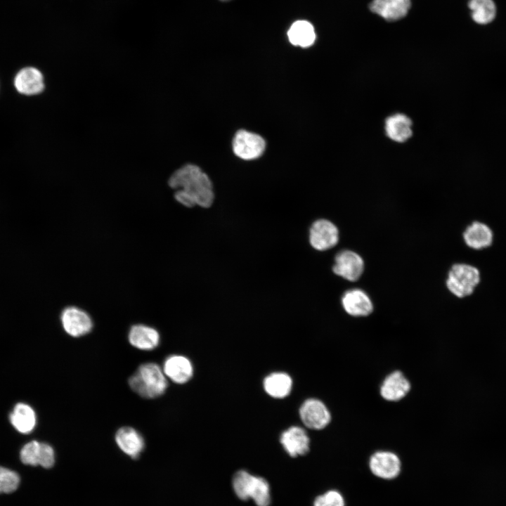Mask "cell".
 Returning <instances> with one entry per match:
<instances>
[{"instance_id": "1", "label": "cell", "mask_w": 506, "mask_h": 506, "mask_svg": "<svg viewBox=\"0 0 506 506\" xmlns=\"http://www.w3.org/2000/svg\"><path fill=\"white\" fill-rule=\"evenodd\" d=\"M169 185L176 190V200L185 207L208 208L214 202L212 183L196 165L186 164L176 170L169 179Z\"/></svg>"}, {"instance_id": "2", "label": "cell", "mask_w": 506, "mask_h": 506, "mask_svg": "<svg viewBox=\"0 0 506 506\" xmlns=\"http://www.w3.org/2000/svg\"><path fill=\"white\" fill-rule=\"evenodd\" d=\"M129 384L135 393L145 398L160 396L168 386L163 370L154 363L141 364L130 377Z\"/></svg>"}, {"instance_id": "3", "label": "cell", "mask_w": 506, "mask_h": 506, "mask_svg": "<svg viewBox=\"0 0 506 506\" xmlns=\"http://www.w3.org/2000/svg\"><path fill=\"white\" fill-rule=\"evenodd\" d=\"M232 486L241 500L252 499L257 506H269L271 504L270 486L263 477L240 469L233 475Z\"/></svg>"}, {"instance_id": "4", "label": "cell", "mask_w": 506, "mask_h": 506, "mask_svg": "<svg viewBox=\"0 0 506 506\" xmlns=\"http://www.w3.org/2000/svg\"><path fill=\"white\" fill-rule=\"evenodd\" d=\"M480 280V272L476 267L467 264H455L448 271L446 285L453 295L464 298L474 292Z\"/></svg>"}, {"instance_id": "5", "label": "cell", "mask_w": 506, "mask_h": 506, "mask_svg": "<svg viewBox=\"0 0 506 506\" xmlns=\"http://www.w3.org/2000/svg\"><path fill=\"white\" fill-rule=\"evenodd\" d=\"M364 269L363 258L352 250H342L335 257L333 273L348 281H357L363 273Z\"/></svg>"}, {"instance_id": "6", "label": "cell", "mask_w": 506, "mask_h": 506, "mask_svg": "<svg viewBox=\"0 0 506 506\" xmlns=\"http://www.w3.org/2000/svg\"><path fill=\"white\" fill-rule=\"evenodd\" d=\"M303 424L309 429L320 430L331 421V414L326 405L318 398H308L299 408Z\"/></svg>"}, {"instance_id": "7", "label": "cell", "mask_w": 506, "mask_h": 506, "mask_svg": "<svg viewBox=\"0 0 506 506\" xmlns=\"http://www.w3.org/2000/svg\"><path fill=\"white\" fill-rule=\"evenodd\" d=\"M339 230L330 221L320 219L315 221L309 229V242L318 251L328 250L337 245Z\"/></svg>"}, {"instance_id": "8", "label": "cell", "mask_w": 506, "mask_h": 506, "mask_svg": "<svg viewBox=\"0 0 506 506\" xmlns=\"http://www.w3.org/2000/svg\"><path fill=\"white\" fill-rule=\"evenodd\" d=\"M265 147V141L261 136L243 129L239 130L233 139L234 153L245 160L259 157Z\"/></svg>"}, {"instance_id": "9", "label": "cell", "mask_w": 506, "mask_h": 506, "mask_svg": "<svg viewBox=\"0 0 506 506\" xmlns=\"http://www.w3.org/2000/svg\"><path fill=\"white\" fill-rule=\"evenodd\" d=\"M368 466L375 476L391 480L396 478L401 469V462L398 456L389 450H379L370 458Z\"/></svg>"}, {"instance_id": "10", "label": "cell", "mask_w": 506, "mask_h": 506, "mask_svg": "<svg viewBox=\"0 0 506 506\" xmlns=\"http://www.w3.org/2000/svg\"><path fill=\"white\" fill-rule=\"evenodd\" d=\"M60 321L65 332L73 337H82L89 333L93 327L90 316L76 306L64 309L60 315Z\"/></svg>"}, {"instance_id": "11", "label": "cell", "mask_w": 506, "mask_h": 506, "mask_svg": "<svg viewBox=\"0 0 506 506\" xmlns=\"http://www.w3.org/2000/svg\"><path fill=\"white\" fill-rule=\"evenodd\" d=\"M345 312L353 317H365L373 311L370 297L363 290L355 288L346 291L341 299Z\"/></svg>"}, {"instance_id": "12", "label": "cell", "mask_w": 506, "mask_h": 506, "mask_svg": "<svg viewBox=\"0 0 506 506\" xmlns=\"http://www.w3.org/2000/svg\"><path fill=\"white\" fill-rule=\"evenodd\" d=\"M280 441L284 450L292 458L304 455L310 449V439L301 427L292 426L284 431Z\"/></svg>"}, {"instance_id": "13", "label": "cell", "mask_w": 506, "mask_h": 506, "mask_svg": "<svg viewBox=\"0 0 506 506\" xmlns=\"http://www.w3.org/2000/svg\"><path fill=\"white\" fill-rule=\"evenodd\" d=\"M410 388V383L406 377L401 371L396 370L384 378L379 388V394L384 400L396 402L405 398Z\"/></svg>"}, {"instance_id": "14", "label": "cell", "mask_w": 506, "mask_h": 506, "mask_svg": "<svg viewBox=\"0 0 506 506\" xmlns=\"http://www.w3.org/2000/svg\"><path fill=\"white\" fill-rule=\"evenodd\" d=\"M410 6V0H372L369 8L372 13L391 22L404 18Z\"/></svg>"}, {"instance_id": "15", "label": "cell", "mask_w": 506, "mask_h": 506, "mask_svg": "<svg viewBox=\"0 0 506 506\" xmlns=\"http://www.w3.org/2000/svg\"><path fill=\"white\" fill-rule=\"evenodd\" d=\"M162 370L166 377L177 384L186 383L193 374L190 361L181 355H171L167 358Z\"/></svg>"}, {"instance_id": "16", "label": "cell", "mask_w": 506, "mask_h": 506, "mask_svg": "<svg viewBox=\"0 0 506 506\" xmlns=\"http://www.w3.org/2000/svg\"><path fill=\"white\" fill-rule=\"evenodd\" d=\"M17 91L31 96L41 93L44 89V77L37 68L27 67L20 70L14 79Z\"/></svg>"}, {"instance_id": "17", "label": "cell", "mask_w": 506, "mask_h": 506, "mask_svg": "<svg viewBox=\"0 0 506 506\" xmlns=\"http://www.w3.org/2000/svg\"><path fill=\"white\" fill-rule=\"evenodd\" d=\"M115 439L119 448L134 459L139 457L144 450L145 441L143 436L131 427L119 428L115 434Z\"/></svg>"}, {"instance_id": "18", "label": "cell", "mask_w": 506, "mask_h": 506, "mask_svg": "<svg viewBox=\"0 0 506 506\" xmlns=\"http://www.w3.org/2000/svg\"><path fill=\"white\" fill-rule=\"evenodd\" d=\"M462 235L465 244L476 250L489 247L493 242V233L490 227L477 221L468 225Z\"/></svg>"}, {"instance_id": "19", "label": "cell", "mask_w": 506, "mask_h": 506, "mask_svg": "<svg viewBox=\"0 0 506 506\" xmlns=\"http://www.w3.org/2000/svg\"><path fill=\"white\" fill-rule=\"evenodd\" d=\"M128 339L134 347L150 351L157 347L160 337L155 328L146 325L137 324L130 328Z\"/></svg>"}, {"instance_id": "20", "label": "cell", "mask_w": 506, "mask_h": 506, "mask_svg": "<svg viewBox=\"0 0 506 506\" xmlns=\"http://www.w3.org/2000/svg\"><path fill=\"white\" fill-rule=\"evenodd\" d=\"M13 427L20 433L29 434L37 422L36 414L33 408L24 403H17L9 416Z\"/></svg>"}, {"instance_id": "21", "label": "cell", "mask_w": 506, "mask_h": 506, "mask_svg": "<svg viewBox=\"0 0 506 506\" xmlns=\"http://www.w3.org/2000/svg\"><path fill=\"white\" fill-rule=\"evenodd\" d=\"M387 135L396 142L407 141L413 134L412 122L403 114H396L389 117L385 122Z\"/></svg>"}, {"instance_id": "22", "label": "cell", "mask_w": 506, "mask_h": 506, "mask_svg": "<svg viewBox=\"0 0 506 506\" xmlns=\"http://www.w3.org/2000/svg\"><path fill=\"white\" fill-rule=\"evenodd\" d=\"M292 387L290 376L282 372H273L264 380L265 391L275 398H283L290 394Z\"/></svg>"}, {"instance_id": "23", "label": "cell", "mask_w": 506, "mask_h": 506, "mask_svg": "<svg viewBox=\"0 0 506 506\" xmlns=\"http://www.w3.org/2000/svg\"><path fill=\"white\" fill-rule=\"evenodd\" d=\"M287 37L292 45L306 48L314 43L316 32L313 25L309 22L297 20L290 27Z\"/></svg>"}, {"instance_id": "24", "label": "cell", "mask_w": 506, "mask_h": 506, "mask_svg": "<svg viewBox=\"0 0 506 506\" xmlns=\"http://www.w3.org/2000/svg\"><path fill=\"white\" fill-rule=\"evenodd\" d=\"M468 7L472 20L479 25H487L494 20L497 13L493 0H469Z\"/></svg>"}, {"instance_id": "25", "label": "cell", "mask_w": 506, "mask_h": 506, "mask_svg": "<svg viewBox=\"0 0 506 506\" xmlns=\"http://www.w3.org/2000/svg\"><path fill=\"white\" fill-rule=\"evenodd\" d=\"M20 481V478L17 472L0 466V494L15 491Z\"/></svg>"}, {"instance_id": "26", "label": "cell", "mask_w": 506, "mask_h": 506, "mask_svg": "<svg viewBox=\"0 0 506 506\" xmlns=\"http://www.w3.org/2000/svg\"><path fill=\"white\" fill-rule=\"evenodd\" d=\"M40 444L37 441H31L22 448L20 458L23 464L31 466L39 465Z\"/></svg>"}, {"instance_id": "27", "label": "cell", "mask_w": 506, "mask_h": 506, "mask_svg": "<svg viewBox=\"0 0 506 506\" xmlns=\"http://www.w3.org/2000/svg\"><path fill=\"white\" fill-rule=\"evenodd\" d=\"M313 506H345V501L338 491L330 490L317 496Z\"/></svg>"}, {"instance_id": "28", "label": "cell", "mask_w": 506, "mask_h": 506, "mask_svg": "<svg viewBox=\"0 0 506 506\" xmlns=\"http://www.w3.org/2000/svg\"><path fill=\"white\" fill-rule=\"evenodd\" d=\"M55 463V452L52 446L46 443H41L39 456V465L45 469L51 468Z\"/></svg>"}, {"instance_id": "29", "label": "cell", "mask_w": 506, "mask_h": 506, "mask_svg": "<svg viewBox=\"0 0 506 506\" xmlns=\"http://www.w3.org/2000/svg\"><path fill=\"white\" fill-rule=\"evenodd\" d=\"M221 1H228V0H221Z\"/></svg>"}]
</instances>
